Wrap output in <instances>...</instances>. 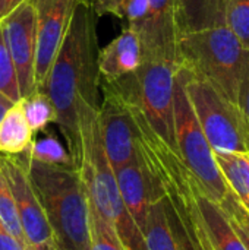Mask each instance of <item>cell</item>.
<instances>
[{"instance_id": "1", "label": "cell", "mask_w": 249, "mask_h": 250, "mask_svg": "<svg viewBox=\"0 0 249 250\" xmlns=\"http://www.w3.org/2000/svg\"><path fill=\"white\" fill-rule=\"evenodd\" d=\"M97 19L92 3L82 1L76 6L43 86L54 105V123L65 138L75 168L81 161L78 110H98L101 103Z\"/></svg>"}, {"instance_id": "2", "label": "cell", "mask_w": 249, "mask_h": 250, "mask_svg": "<svg viewBox=\"0 0 249 250\" xmlns=\"http://www.w3.org/2000/svg\"><path fill=\"white\" fill-rule=\"evenodd\" d=\"M135 120L136 149L163 188L166 215L178 250H214L192 195V174L181 157L148 126L139 108L125 97Z\"/></svg>"}, {"instance_id": "3", "label": "cell", "mask_w": 249, "mask_h": 250, "mask_svg": "<svg viewBox=\"0 0 249 250\" xmlns=\"http://www.w3.org/2000/svg\"><path fill=\"white\" fill-rule=\"evenodd\" d=\"M50 224L56 250H90V202L78 168L19 154Z\"/></svg>"}, {"instance_id": "4", "label": "cell", "mask_w": 249, "mask_h": 250, "mask_svg": "<svg viewBox=\"0 0 249 250\" xmlns=\"http://www.w3.org/2000/svg\"><path fill=\"white\" fill-rule=\"evenodd\" d=\"M81 161L78 171L84 182L90 205L116 230L125 250H147L145 240L126 211L114 170L110 166L98 129V110L79 107Z\"/></svg>"}, {"instance_id": "5", "label": "cell", "mask_w": 249, "mask_h": 250, "mask_svg": "<svg viewBox=\"0 0 249 250\" xmlns=\"http://www.w3.org/2000/svg\"><path fill=\"white\" fill-rule=\"evenodd\" d=\"M247 48L226 26L182 34L178 42V63L204 79L236 104Z\"/></svg>"}, {"instance_id": "6", "label": "cell", "mask_w": 249, "mask_h": 250, "mask_svg": "<svg viewBox=\"0 0 249 250\" xmlns=\"http://www.w3.org/2000/svg\"><path fill=\"white\" fill-rule=\"evenodd\" d=\"M179 64L163 60H142L139 67L113 83L142 113L153 132L176 151L175 142V81Z\"/></svg>"}, {"instance_id": "7", "label": "cell", "mask_w": 249, "mask_h": 250, "mask_svg": "<svg viewBox=\"0 0 249 250\" xmlns=\"http://www.w3.org/2000/svg\"><path fill=\"white\" fill-rule=\"evenodd\" d=\"M183 86L213 152H249V133L238 105L179 66Z\"/></svg>"}, {"instance_id": "8", "label": "cell", "mask_w": 249, "mask_h": 250, "mask_svg": "<svg viewBox=\"0 0 249 250\" xmlns=\"http://www.w3.org/2000/svg\"><path fill=\"white\" fill-rule=\"evenodd\" d=\"M175 142L176 152L185 167L197 179L203 192L220 204L229 189L219 170L214 152L203 133V129L195 117V113L188 100L183 78L178 67L175 81Z\"/></svg>"}, {"instance_id": "9", "label": "cell", "mask_w": 249, "mask_h": 250, "mask_svg": "<svg viewBox=\"0 0 249 250\" xmlns=\"http://www.w3.org/2000/svg\"><path fill=\"white\" fill-rule=\"evenodd\" d=\"M98 129L113 170L136 158V129L128 101L113 82L100 79Z\"/></svg>"}, {"instance_id": "10", "label": "cell", "mask_w": 249, "mask_h": 250, "mask_svg": "<svg viewBox=\"0 0 249 250\" xmlns=\"http://www.w3.org/2000/svg\"><path fill=\"white\" fill-rule=\"evenodd\" d=\"M0 167L15 199L25 239V250H56L50 224L34 192L21 155L0 154Z\"/></svg>"}, {"instance_id": "11", "label": "cell", "mask_w": 249, "mask_h": 250, "mask_svg": "<svg viewBox=\"0 0 249 250\" xmlns=\"http://www.w3.org/2000/svg\"><path fill=\"white\" fill-rule=\"evenodd\" d=\"M88 0H31L35 15V85L43 89L76 6ZM90 3V1H88Z\"/></svg>"}, {"instance_id": "12", "label": "cell", "mask_w": 249, "mask_h": 250, "mask_svg": "<svg viewBox=\"0 0 249 250\" xmlns=\"http://www.w3.org/2000/svg\"><path fill=\"white\" fill-rule=\"evenodd\" d=\"M3 38L13 60L21 98L28 97L37 89L35 85V54L37 34L35 15L31 0L18 6L1 22Z\"/></svg>"}, {"instance_id": "13", "label": "cell", "mask_w": 249, "mask_h": 250, "mask_svg": "<svg viewBox=\"0 0 249 250\" xmlns=\"http://www.w3.org/2000/svg\"><path fill=\"white\" fill-rule=\"evenodd\" d=\"M136 34L141 40L142 60H163L179 64L178 0H148L147 15Z\"/></svg>"}, {"instance_id": "14", "label": "cell", "mask_w": 249, "mask_h": 250, "mask_svg": "<svg viewBox=\"0 0 249 250\" xmlns=\"http://www.w3.org/2000/svg\"><path fill=\"white\" fill-rule=\"evenodd\" d=\"M122 202L138 229L144 230L150 205L163 196L157 177L147 168L136 149V158L114 170Z\"/></svg>"}, {"instance_id": "15", "label": "cell", "mask_w": 249, "mask_h": 250, "mask_svg": "<svg viewBox=\"0 0 249 250\" xmlns=\"http://www.w3.org/2000/svg\"><path fill=\"white\" fill-rule=\"evenodd\" d=\"M141 63V40L129 26H125L116 38L98 50L100 78L106 82H113L134 73Z\"/></svg>"}, {"instance_id": "16", "label": "cell", "mask_w": 249, "mask_h": 250, "mask_svg": "<svg viewBox=\"0 0 249 250\" xmlns=\"http://www.w3.org/2000/svg\"><path fill=\"white\" fill-rule=\"evenodd\" d=\"M192 186V195L195 199V204L198 207V211L201 214V218L204 221L208 239L213 245L214 250H247L245 245L230 226L226 214L220 208L217 202L210 199L203 189L200 188L197 179L192 176L191 180Z\"/></svg>"}, {"instance_id": "17", "label": "cell", "mask_w": 249, "mask_h": 250, "mask_svg": "<svg viewBox=\"0 0 249 250\" xmlns=\"http://www.w3.org/2000/svg\"><path fill=\"white\" fill-rule=\"evenodd\" d=\"M178 13L181 35L226 25L225 0H178Z\"/></svg>"}, {"instance_id": "18", "label": "cell", "mask_w": 249, "mask_h": 250, "mask_svg": "<svg viewBox=\"0 0 249 250\" xmlns=\"http://www.w3.org/2000/svg\"><path fill=\"white\" fill-rule=\"evenodd\" d=\"M34 141L22 105V98L13 103L0 119V154L19 155L25 152Z\"/></svg>"}, {"instance_id": "19", "label": "cell", "mask_w": 249, "mask_h": 250, "mask_svg": "<svg viewBox=\"0 0 249 250\" xmlns=\"http://www.w3.org/2000/svg\"><path fill=\"white\" fill-rule=\"evenodd\" d=\"M227 189L249 214V152H214Z\"/></svg>"}, {"instance_id": "20", "label": "cell", "mask_w": 249, "mask_h": 250, "mask_svg": "<svg viewBox=\"0 0 249 250\" xmlns=\"http://www.w3.org/2000/svg\"><path fill=\"white\" fill-rule=\"evenodd\" d=\"M164 195V193H163ZM147 250H178L175 236L172 233L163 196L150 205L145 227L142 230Z\"/></svg>"}, {"instance_id": "21", "label": "cell", "mask_w": 249, "mask_h": 250, "mask_svg": "<svg viewBox=\"0 0 249 250\" xmlns=\"http://www.w3.org/2000/svg\"><path fill=\"white\" fill-rule=\"evenodd\" d=\"M97 15L110 13L126 21L135 32L141 28L148 9V0H92Z\"/></svg>"}, {"instance_id": "22", "label": "cell", "mask_w": 249, "mask_h": 250, "mask_svg": "<svg viewBox=\"0 0 249 250\" xmlns=\"http://www.w3.org/2000/svg\"><path fill=\"white\" fill-rule=\"evenodd\" d=\"M22 105L26 122L34 135L43 132L50 123L56 122L54 105L44 89H35L32 94L22 98Z\"/></svg>"}, {"instance_id": "23", "label": "cell", "mask_w": 249, "mask_h": 250, "mask_svg": "<svg viewBox=\"0 0 249 250\" xmlns=\"http://www.w3.org/2000/svg\"><path fill=\"white\" fill-rule=\"evenodd\" d=\"M25 154L38 163L53 164V166H73L68 149L54 135H45L43 138L34 139Z\"/></svg>"}, {"instance_id": "24", "label": "cell", "mask_w": 249, "mask_h": 250, "mask_svg": "<svg viewBox=\"0 0 249 250\" xmlns=\"http://www.w3.org/2000/svg\"><path fill=\"white\" fill-rule=\"evenodd\" d=\"M90 250H125L116 230L90 205Z\"/></svg>"}, {"instance_id": "25", "label": "cell", "mask_w": 249, "mask_h": 250, "mask_svg": "<svg viewBox=\"0 0 249 250\" xmlns=\"http://www.w3.org/2000/svg\"><path fill=\"white\" fill-rule=\"evenodd\" d=\"M225 22L244 48H249V0H225Z\"/></svg>"}, {"instance_id": "26", "label": "cell", "mask_w": 249, "mask_h": 250, "mask_svg": "<svg viewBox=\"0 0 249 250\" xmlns=\"http://www.w3.org/2000/svg\"><path fill=\"white\" fill-rule=\"evenodd\" d=\"M0 220L4 224V227L25 248V239H23V233H22L21 223L18 218L15 199H13L12 190L9 188V183L6 180V176H4L1 167H0Z\"/></svg>"}, {"instance_id": "27", "label": "cell", "mask_w": 249, "mask_h": 250, "mask_svg": "<svg viewBox=\"0 0 249 250\" xmlns=\"http://www.w3.org/2000/svg\"><path fill=\"white\" fill-rule=\"evenodd\" d=\"M0 94L4 95L12 103H16L21 100L16 69L10 57V53L6 47L1 25H0Z\"/></svg>"}, {"instance_id": "28", "label": "cell", "mask_w": 249, "mask_h": 250, "mask_svg": "<svg viewBox=\"0 0 249 250\" xmlns=\"http://www.w3.org/2000/svg\"><path fill=\"white\" fill-rule=\"evenodd\" d=\"M223 212L226 214L230 226L249 250V214L248 211L241 205V202L235 198V195L229 190L226 198L219 204Z\"/></svg>"}, {"instance_id": "29", "label": "cell", "mask_w": 249, "mask_h": 250, "mask_svg": "<svg viewBox=\"0 0 249 250\" xmlns=\"http://www.w3.org/2000/svg\"><path fill=\"white\" fill-rule=\"evenodd\" d=\"M236 105L241 111V116L244 119V123L249 133V48H247V56H245L244 67H242Z\"/></svg>"}, {"instance_id": "30", "label": "cell", "mask_w": 249, "mask_h": 250, "mask_svg": "<svg viewBox=\"0 0 249 250\" xmlns=\"http://www.w3.org/2000/svg\"><path fill=\"white\" fill-rule=\"evenodd\" d=\"M0 250H25L18 239L4 227L0 220Z\"/></svg>"}, {"instance_id": "31", "label": "cell", "mask_w": 249, "mask_h": 250, "mask_svg": "<svg viewBox=\"0 0 249 250\" xmlns=\"http://www.w3.org/2000/svg\"><path fill=\"white\" fill-rule=\"evenodd\" d=\"M25 1L28 0H0V22Z\"/></svg>"}, {"instance_id": "32", "label": "cell", "mask_w": 249, "mask_h": 250, "mask_svg": "<svg viewBox=\"0 0 249 250\" xmlns=\"http://www.w3.org/2000/svg\"><path fill=\"white\" fill-rule=\"evenodd\" d=\"M12 104H13V103H12L10 100H7L4 95H1V94H0V119L3 117V114L7 111V108H9Z\"/></svg>"}, {"instance_id": "33", "label": "cell", "mask_w": 249, "mask_h": 250, "mask_svg": "<svg viewBox=\"0 0 249 250\" xmlns=\"http://www.w3.org/2000/svg\"><path fill=\"white\" fill-rule=\"evenodd\" d=\"M88 1H90V3H91V1H92V0H88Z\"/></svg>"}]
</instances>
